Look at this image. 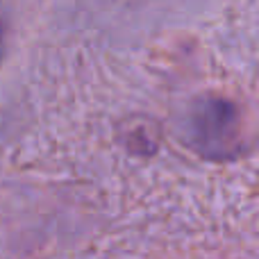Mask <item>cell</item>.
Returning <instances> with one entry per match:
<instances>
[{
	"mask_svg": "<svg viewBox=\"0 0 259 259\" xmlns=\"http://www.w3.org/2000/svg\"><path fill=\"white\" fill-rule=\"evenodd\" d=\"M191 134L198 150L223 159L239 150V112L223 98H205L191 114Z\"/></svg>",
	"mask_w": 259,
	"mask_h": 259,
	"instance_id": "cell-1",
	"label": "cell"
}]
</instances>
